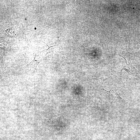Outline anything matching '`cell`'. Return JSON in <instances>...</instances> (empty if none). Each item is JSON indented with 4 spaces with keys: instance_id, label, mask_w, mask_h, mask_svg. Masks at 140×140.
<instances>
[{
    "instance_id": "obj_1",
    "label": "cell",
    "mask_w": 140,
    "mask_h": 140,
    "mask_svg": "<svg viewBox=\"0 0 140 140\" xmlns=\"http://www.w3.org/2000/svg\"><path fill=\"white\" fill-rule=\"evenodd\" d=\"M125 48L121 50L119 53L118 55L123 58L126 61V65L122 68V70H125L128 73L127 80L131 76L139 77L140 76V73L134 66L130 59V54L132 53L129 52Z\"/></svg>"
},
{
    "instance_id": "obj_2",
    "label": "cell",
    "mask_w": 140,
    "mask_h": 140,
    "mask_svg": "<svg viewBox=\"0 0 140 140\" xmlns=\"http://www.w3.org/2000/svg\"><path fill=\"white\" fill-rule=\"evenodd\" d=\"M102 93L104 98L107 100L118 103L126 102L118 94L115 88L113 87L110 90L107 91L102 87Z\"/></svg>"
},
{
    "instance_id": "obj_3",
    "label": "cell",
    "mask_w": 140,
    "mask_h": 140,
    "mask_svg": "<svg viewBox=\"0 0 140 140\" xmlns=\"http://www.w3.org/2000/svg\"><path fill=\"white\" fill-rule=\"evenodd\" d=\"M75 0L66 1V3L69 4L71 8L72 9H73L76 7L75 3Z\"/></svg>"
}]
</instances>
